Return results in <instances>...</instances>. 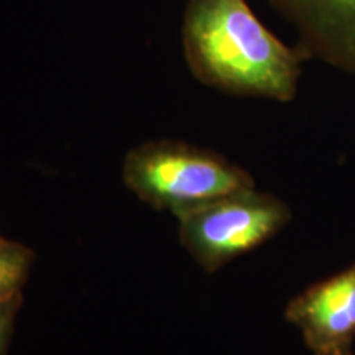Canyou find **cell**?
Here are the masks:
<instances>
[{
  "instance_id": "6",
  "label": "cell",
  "mask_w": 355,
  "mask_h": 355,
  "mask_svg": "<svg viewBox=\"0 0 355 355\" xmlns=\"http://www.w3.org/2000/svg\"><path fill=\"white\" fill-rule=\"evenodd\" d=\"M35 261V252L0 235V301L21 295Z\"/></svg>"
},
{
  "instance_id": "1",
  "label": "cell",
  "mask_w": 355,
  "mask_h": 355,
  "mask_svg": "<svg viewBox=\"0 0 355 355\" xmlns=\"http://www.w3.org/2000/svg\"><path fill=\"white\" fill-rule=\"evenodd\" d=\"M183 48L189 71L206 86L277 102L295 99L308 60L268 32L245 0H189Z\"/></svg>"
},
{
  "instance_id": "7",
  "label": "cell",
  "mask_w": 355,
  "mask_h": 355,
  "mask_svg": "<svg viewBox=\"0 0 355 355\" xmlns=\"http://www.w3.org/2000/svg\"><path fill=\"white\" fill-rule=\"evenodd\" d=\"M24 304V295H17L10 300L0 301V355H7L10 344L15 318Z\"/></svg>"
},
{
  "instance_id": "2",
  "label": "cell",
  "mask_w": 355,
  "mask_h": 355,
  "mask_svg": "<svg viewBox=\"0 0 355 355\" xmlns=\"http://www.w3.org/2000/svg\"><path fill=\"white\" fill-rule=\"evenodd\" d=\"M122 178L141 202L175 217L214 198L255 188L250 173L230 159L178 140H150L132 148Z\"/></svg>"
},
{
  "instance_id": "3",
  "label": "cell",
  "mask_w": 355,
  "mask_h": 355,
  "mask_svg": "<svg viewBox=\"0 0 355 355\" xmlns=\"http://www.w3.org/2000/svg\"><path fill=\"white\" fill-rule=\"evenodd\" d=\"M290 206L257 188L235 191L176 216L178 237L206 273L272 241L291 222Z\"/></svg>"
},
{
  "instance_id": "5",
  "label": "cell",
  "mask_w": 355,
  "mask_h": 355,
  "mask_svg": "<svg viewBox=\"0 0 355 355\" xmlns=\"http://www.w3.org/2000/svg\"><path fill=\"white\" fill-rule=\"evenodd\" d=\"M295 25L300 50L355 74V0H270Z\"/></svg>"
},
{
  "instance_id": "4",
  "label": "cell",
  "mask_w": 355,
  "mask_h": 355,
  "mask_svg": "<svg viewBox=\"0 0 355 355\" xmlns=\"http://www.w3.org/2000/svg\"><path fill=\"white\" fill-rule=\"evenodd\" d=\"M285 319L313 355H344L355 340V261L288 301Z\"/></svg>"
},
{
  "instance_id": "8",
  "label": "cell",
  "mask_w": 355,
  "mask_h": 355,
  "mask_svg": "<svg viewBox=\"0 0 355 355\" xmlns=\"http://www.w3.org/2000/svg\"><path fill=\"white\" fill-rule=\"evenodd\" d=\"M344 355H355V354L352 352V350H350V352H347V354H344Z\"/></svg>"
}]
</instances>
